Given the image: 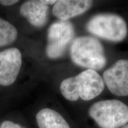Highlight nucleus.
<instances>
[{"instance_id": "f257e3e1", "label": "nucleus", "mask_w": 128, "mask_h": 128, "mask_svg": "<svg viewBox=\"0 0 128 128\" xmlns=\"http://www.w3.org/2000/svg\"><path fill=\"white\" fill-rule=\"evenodd\" d=\"M104 89L103 78L97 71L90 69L77 76L66 78L60 86L62 96L71 102H76L79 98L91 100L100 95Z\"/></svg>"}, {"instance_id": "f03ea898", "label": "nucleus", "mask_w": 128, "mask_h": 128, "mask_svg": "<svg viewBox=\"0 0 128 128\" xmlns=\"http://www.w3.org/2000/svg\"><path fill=\"white\" fill-rule=\"evenodd\" d=\"M72 61L78 66L94 71L103 69L107 63L104 47L92 36H80L70 46Z\"/></svg>"}, {"instance_id": "7ed1b4c3", "label": "nucleus", "mask_w": 128, "mask_h": 128, "mask_svg": "<svg viewBox=\"0 0 128 128\" xmlns=\"http://www.w3.org/2000/svg\"><path fill=\"white\" fill-rule=\"evenodd\" d=\"M88 114L100 128H120L128 123V106L114 99L94 103Z\"/></svg>"}, {"instance_id": "20e7f679", "label": "nucleus", "mask_w": 128, "mask_h": 128, "mask_svg": "<svg viewBox=\"0 0 128 128\" xmlns=\"http://www.w3.org/2000/svg\"><path fill=\"white\" fill-rule=\"evenodd\" d=\"M91 34L106 40L120 42L125 39L128 26L122 17L112 13H102L93 16L86 24Z\"/></svg>"}, {"instance_id": "39448f33", "label": "nucleus", "mask_w": 128, "mask_h": 128, "mask_svg": "<svg viewBox=\"0 0 128 128\" xmlns=\"http://www.w3.org/2000/svg\"><path fill=\"white\" fill-rule=\"evenodd\" d=\"M75 36L74 26L69 21L58 20L48 30V44L46 53L52 60L61 58Z\"/></svg>"}, {"instance_id": "423d86ee", "label": "nucleus", "mask_w": 128, "mask_h": 128, "mask_svg": "<svg viewBox=\"0 0 128 128\" xmlns=\"http://www.w3.org/2000/svg\"><path fill=\"white\" fill-rule=\"evenodd\" d=\"M103 80L113 94L128 96V60H117L104 72Z\"/></svg>"}, {"instance_id": "0eeeda50", "label": "nucleus", "mask_w": 128, "mask_h": 128, "mask_svg": "<svg viewBox=\"0 0 128 128\" xmlns=\"http://www.w3.org/2000/svg\"><path fill=\"white\" fill-rule=\"evenodd\" d=\"M22 56L17 48H12L0 52V85L9 86L15 82L20 72Z\"/></svg>"}, {"instance_id": "6e6552de", "label": "nucleus", "mask_w": 128, "mask_h": 128, "mask_svg": "<svg viewBox=\"0 0 128 128\" xmlns=\"http://www.w3.org/2000/svg\"><path fill=\"white\" fill-rule=\"evenodd\" d=\"M92 4L88 0H60L54 4L52 13L60 20L68 21L86 12Z\"/></svg>"}, {"instance_id": "1a4fd4ad", "label": "nucleus", "mask_w": 128, "mask_h": 128, "mask_svg": "<svg viewBox=\"0 0 128 128\" xmlns=\"http://www.w3.org/2000/svg\"><path fill=\"white\" fill-rule=\"evenodd\" d=\"M20 12L32 26L40 28L47 23L49 7L44 1L31 0L21 6Z\"/></svg>"}, {"instance_id": "9d476101", "label": "nucleus", "mask_w": 128, "mask_h": 128, "mask_svg": "<svg viewBox=\"0 0 128 128\" xmlns=\"http://www.w3.org/2000/svg\"><path fill=\"white\" fill-rule=\"evenodd\" d=\"M36 118L39 128H71L60 113L51 108L40 110Z\"/></svg>"}, {"instance_id": "9b49d317", "label": "nucleus", "mask_w": 128, "mask_h": 128, "mask_svg": "<svg viewBox=\"0 0 128 128\" xmlns=\"http://www.w3.org/2000/svg\"><path fill=\"white\" fill-rule=\"evenodd\" d=\"M17 30L10 22L0 17V47L11 44L17 39Z\"/></svg>"}, {"instance_id": "f8f14e48", "label": "nucleus", "mask_w": 128, "mask_h": 128, "mask_svg": "<svg viewBox=\"0 0 128 128\" xmlns=\"http://www.w3.org/2000/svg\"><path fill=\"white\" fill-rule=\"evenodd\" d=\"M0 128H26L19 124H15L12 121L6 120L1 124Z\"/></svg>"}, {"instance_id": "ddd939ff", "label": "nucleus", "mask_w": 128, "mask_h": 128, "mask_svg": "<svg viewBox=\"0 0 128 128\" xmlns=\"http://www.w3.org/2000/svg\"><path fill=\"white\" fill-rule=\"evenodd\" d=\"M18 2L16 0H0V4L4 6H10Z\"/></svg>"}, {"instance_id": "4468645a", "label": "nucleus", "mask_w": 128, "mask_h": 128, "mask_svg": "<svg viewBox=\"0 0 128 128\" xmlns=\"http://www.w3.org/2000/svg\"><path fill=\"white\" fill-rule=\"evenodd\" d=\"M44 2L45 3L46 5H52L55 4L56 1H53V0H44Z\"/></svg>"}, {"instance_id": "2eb2a0df", "label": "nucleus", "mask_w": 128, "mask_h": 128, "mask_svg": "<svg viewBox=\"0 0 128 128\" xmlns=\"http://www.w3.org/2000/svg\"><path fill=\"white\" fill-rule=\"evenodd\" d=\"M120 128H128V124H125V125H124V126H122V127Z\"/></svg>"}]
</instances>
